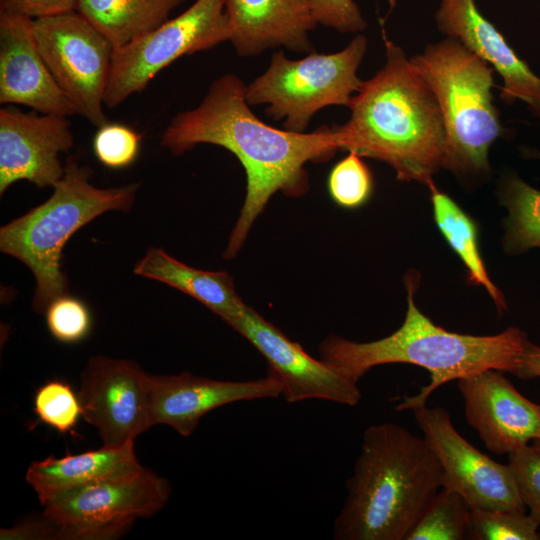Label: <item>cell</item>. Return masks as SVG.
Masks as SVG:
<instances>
[{
    "label": "cell",
    "mask_w": 540,
    "mask_h": 540,
    "mask_svg": "<svg viewBox=\"0 0 540 540\" xmlns=\"http://www.w3.org/2000/svg\"><path fill=\"white\" fill-rule=\"evenodd\" d=\"M245 90L246 85L233 73L218 77L200 104L175 115L161 137V145L174 155L212 144L230 151L243 166L246 194L223 253L226 259L240 251L275 193L305 194L309 188L305 165L326 161L339 150L332 126L293 132L266 124L251 110Z\"/></svg>",
    "instance_id": "cell-1"
},
{
    "label": "cell",
    "mask_w": 540,
    "mask_h": 540,
    "mask_svg": "<svg viewBox=\"0 0 540 540\" xmlns=\"http://www.w3.org/2000/svg\"><path fill=\"white\" fill-rule=\"evenodd\" d=\"M385 63L363 81L350 117L333 125L339 150L389 165L399 181L429 186L443 169L446 133L437 99L404 50L386 38Z\"/></svg>",
    "instance_id": "cell-2"
},
{
    "label": "cell",
    "mask_w": 540,
    "mask_h": 540,
    "mask_svg": "<svg viewBox=\"0 0 540 540\" xmlns=\"http://www.w3.org/2000/svg\"><path fill=\"white\" fill-rule=\"evenodd\" d=\"M443 486L424 438L396 423L369 426L333 524L336 540H406Z\"/></svg>",
    "instance_id": "cell-3"
},
{
    "label": "cell",
    "mask_w": 540,
    "mask_h": 540,
    "mask_svg": "<svg viewBox=\"0 0 540 540\" xmlns=\"http://www.w3.org/2000/svg\"><path fill=\"white\" fill-rule=\"evenodd\" d=\"M417 278L406 279L408 306L402 325L392 334L371 342H354L332 335L319 346L320 360L340 376L358 383L373 367L406 363L426 369L430 382L404 397L397 410L425 405L429 396L452 380L486 369L516 374L527 346L525 332L508 327L496 335L450 332L432 322L415 304Z\"/></svg>",
    "instance_id": "cell-4"
},
{
    "label": "cell",
    "mask_w": 540,
    "mask_h": 540,
    "mask_svg": "<svg viewBox=\"0 0 540 540\" xmlns=\"http://www.w3.org/2000/svg\"><path fill=\"white\" fill-rule=\"evenodd\" d=\"M91 170L72 157L62 178L42 204L0 229V249L24 263L35 278L33 308L44 312L58 296L68 292L62 271V251L81 227L107 211H129L138 184L98 188L89 182Z\"/></svg>",
    "instance_id": "cell-5"
},
{
    "label": "cell",
    "mask_w": 540,
    "mask_h": 540,
    "mask_svg": "<svg viewBox=\"0 0 540 540\" xmlns=\"http://www.w3.org/2000/svg\"><path fill=\"white\" fill-rule=\"evenodd\" d=\"M439 104L446 133L443 169L461 178L488 176L489 150L504 136L494 104L493 68L459 40L445 37L410 57Z\"/></svg>",
    "instance_id": "cell-6"
},
{
    "label": "cell",
    "mask_w": 540,
    "mask_h": 540,
    "mask_svg": "<svg viewBox=\"0 0 540 540\" xmlns=\"http://www.w3.org/2000/svg\"><path fill=\"white\" fill-rule=\"evenodd\" d=\"M367 48L366 36L358 33L335 53L313 51L294 60L274 52L267 69L246 85V100L250 106L264 105L267 116L282 121L284 129L305 132L319 110L349 107L363 83L357 72Z\"/></svg>",
    "instance_id": "cell-7"
},
{
    "label": "cell",
    "mask_w": 540,
    "mask_h": 540,
    "mask_svg": "<svg viewBox=\"0 0 540 540\" xmlns=\"http://www.w3.org/2000/svg\"><path fill=\"white\" fill-rule=\"evenodd\" d=\"M171 491L166 479L140 466L62 492L43 514L57 526L58 539H116L137 519L162 510Z\"/></svg>",
    "instance_id": "cell-8"
},
{
    "label": "cell",
    "mask_w": 540,
    "mask_h": 540,
    "mask_svg": "<svg viewBox=\"0 0 540 540\" xmlns=\"http://www.w3.org/2000/svg\"><path fill=\"white\" fill-rule=\"evenodd\" d=\"M223 0H196L188 9L145 35L114 48L104 105L109 109L142 92L178 58L230 41Z\"/></svg>",
    "instance_id": "cell-9"
},
{
    "label": "cell",
    "mask_w": 540,
    "mask_h": 540,
    "mask_svg": "<svg viewBox=\"0 0 540 540\" xmlns=\"http://www.w3.org/2000/svg\"><path fill=\"white\" fill-rule=\"evenodd\" d=\"M39 51L77 114L100 127L114 47L78 11L32 19Z\"/></svg>",
    "instance_id": "cell-10"
},
{
    "label": "cell",
    "mask_w": 540,
    "mask_h": 540,
    "mask_svg": "<svg viewBox=\"0 0 540 540\" xmlns=\"http://www.w3.org/2000/svg\"><path fill=\"white\" fill-rule=\"evenodd\" d=\"M412 411L441 464L442 487L459 493L471 508L526 512L508 465L494 461L461 436L444 408L425 404Z\"/></svg>",
    "instance_id": "cell-11"
},
{
    "label": "cell",
    "mask_w": 540,
    "mask_h": 540,
    "mask_svg": "<svg viewBox=\"0 0 540 540\" xmlns=\"http://www.w3.org/2000/svg\"><path fill=\"white\" fill-rule=\"evenodd\" d=\"M148 377L127 359L94 356L82 371L78 397L82 418L95 427L102 445L134 444L152 427Z\"/></svg>",
    "instance_id": "cell-12"
},
{
    "label": "cell",
    "mask_w": 540,
    "mask_h": 540,
    "mask_svg": "<svg viewBox=\"0 0 540 540\" xmlns=\"http://www.w3.org/2000/svg\"><path fill=\"white\" fill-rule=\"evenodd\" d=\"M227 324L248 340L266 359L269 369L281 379L288 403L320 399L355 406L360 402L358 383L310 356L255 309L244 305Z\"/></svg>",
    "instance_id": "cell-13"
},
{
    "label": "cell",
    "mask_w": 540,
    "mask_h": 540,
    "mask_svg": "<svg viewBox=\"0 0 540 540\" xmlns=\"http://www.w3.org/2000/svg\"><path fill=\"white\" fill-rule=\"evenodd\" d=\"M73 144L66 116L1 108L0 194L20 180L53 187L65 171L59 156Z\"/></svg>",
    "instance_id": "cell-14"
},
{
    "label": "cell",
    "mask_w": 540,
    "mask_h": 540,
    "mask_svg": "<svg viewBox=\"0 0 540 540\" xmlns=\"http://www.w3.org/2000/svg\"><path fill=\"white\" fill-rule=\"evenodd\" d=\"M282 382L272 370L246 381L216 380L182 372L148 377L152 425H167L183 437L191 436L201 418L221 406L282 395Z\"/></svg>",
    "instance_id": "cell-15"
},
{
    "label": "cell",
    "mask_w": 540,
    "mask_h": 540,
    "mask_svg": "<svg viewBox=\"0 0 540 540\" xmlns=\"http://www.w3.org/2000/svg\"><path fill=\"white\" fill-rule=\"evenodd\" d=\"M467 423L491 452L510 454L540 439V404L524 397L502 371L458 379Z\"/></svg>",
    "instance_id": "cell-16"
},
{
    "label": "cell",
    "mask_w": 540,
    "mask_h": 540,
    "mask_svg": "<svg viewBox=\"0 0 540 540\" xmlns=\"http://www.w3.org/2000/svg\"><path fill=\"white\" fill-rule=\"evenodd\" d=\"M435 22L445 37L459 40L501 77L500 98L506 104L521 101L540 117V77L480 12L475 0H440Z\"/></svg>",
    "instance_id": "cell-17"
},
{
    "label": "cell",
    "mask_w": 540,
    "mask_h": 540,
    "mask_svg": "<svg viewBox=\"0 0 540 540\" xmlns=\"http://www.w3.org/2000/svg\"><path fill=\"white\" fill-rule=\"evenodd\" d=\"M0 103L43 114H77L39 51L32 19L5 10H0Z\"/></svg>",
    "instance_id": "cell-18"
},
{
    "label": "cell",
    "mask_w": 540,
    "mask_h": 540,
    "mask_svg": "<svg viewBox=\"0 0 540 540\" xmlns=\"http://www.w3.org/2000/svg\"><path fill=\"white\" fill-rule=\"evenodd\" d=\"M237 54L251 57L284 47L311 53L310 32L318 25L308 0H223Z\"/></svg>",
    "instance_id": "cell-19"
},
{
    "label": "cell",
    "mask_w": 540,
    "mask_h": 540,
    "mask_svg": "<svg viewBox=\"0 0 540 540\" xmlns=\"http://www.w3.org/2000/svg\"><path fill=\"white\" fill-rule=\"evenodd\" d=\"M140 466L134 444L117 447L102 445L96 450L34 461L27 469L26 481L44 506L62 492Z\"/></svg>",
    "instance_id": "cell-20"
},
{
    "label": "cell",
    "mask_w": 540,
    "mask_h": 540,
    "mask_svg": "<svg viewBox=\"0 0 540 540\" xmlns=\"http://www.w3.org/2000/svg\"><path fill=\"white\" fill-rule=\"evenodd\" d=\"M134 273L191 296L226 323L245 305L229 273L191 267L161 248L150 247L136 263Z\"/></svg>",
    "instance_id": "cell-21"
},
{
    "label": "cell",
    "mask_w": 540,
    "mask_h": 540,
    "mask_svg": "<svg viewBox=\"0 0 540 540\" xmlns=\"http://www.w3.org/2000/svg\"><path fill=\"white\" fill-rule=\"evenodd\" d=\"M185 0H78L76 11L121 47L158 28Z\"/></svg>",
    "instance_id": "cell-22"
},
{
    "label": "cell",
    "mask_w": 540,
    "mask_h": 540,
    "mask_svg": "<svg viewBox=\"0 0 540 540\" xmlns=\"http://www.w3.org/2000/svg\"><path fill=\"white\" fill-rule=\"evenodd\" d=\"M428 187L435 223L464 264L469 282L484 287L498 313L503 314L507 310V303L487 273L480 252L477 224L448 194L437 189L434 183Z\"/></svg>",
    "instance_id": "cell-23"
},
{
    "label": "cell",
    "mask_w": 540,
    "mask_h": 540,
    "mask_svg": "<svg viewBox=\"0 0 540 540\" xmlns=\"http://www.w3.org/2000/svg\"><path fill=\"white\" fill-rule=\"evenodd\" d=\"M498 196L508 210L504 221V250L509 255L540 248V190L518 175L502 176Z\"/></svg>",
    "instance_id": "cell-24"
},
{
    "label": "cell",
    "mask_w": 540,
    "mask_h": 540,
    "mask_svg": "<svg viewBox=\"0 0 540 540\" xmlns=\"http://www.w3.org/2000/svg\"><path fill=\"white\" fill-rule=\"evenodd\" d=\"M471 507L456 491L442 487L406 540L469 539Z\"/></svg>",
    "instance_id": "cell-25"
},
{
    "label": "cell",
    "mask_w": 540,
    "mask_h": 540,
    "mask_svg": "<svg viewBox=\"0 0 540 540\" xmlns=\"http://www.w3.org/2000/svg\"><path fill=\"white\" fill-rule=\"evenodd\" d=\"M540 524L526 512L471 508V540H539Z\"/></svg>",
    "instance_id": "cell-26"
},
{
    "label": "cell",
    "mask_w": 540,
    "mask_h": 540,
    "mask_svg": "<svg viewBox=\"0 0 540 540\" xmlns=\"http://www.w3.org/2000/svg\"><path fill=\"white\" fill-rule=\"evenodd\" d=\"M327 187L330 197L338 206L346 209L359 208L373 193V175L361 156L348 152V155L331 169Z\"/></svg>",
    "instance_id": "cell-27"
},
{
    "label": "cell",
    "mask_w": 540,
    "mask_h": 540,
    "mask_svg": "<svg viewBox=\"0 0 540 540\" xmlns=\"http://www.w3.org/2000/svg\"><path fill=\"white\" fill-rule=\"evenodd\" d=\"M34 412L43 423L60 433L72 432L82 417L78 393L61 380L48 381L37 389Z\"/></svg>",
    "instance_id": "cell-28"
},
{
    "label": "cell",
    "mask_w": 540,
    "mask_h": 540,
    "mask_svg": "<svg viewBox=\"0 0 540 540\" xmlns=\"http://www.w3.org/2000/svg\"><path fill=\"white\" fill-rule=\"evenodd\" d=\"M142 135L121 123L107 122L98 127L92 148L97 160L105 167L118 170L129 167L137 159Z\"/></svg>",
    "instance_id": "cell-29"
},
{
    "label": "cell",
    "mask_w": 540,
    "mask_h": 540,
    "mask_svg": "<svg viewBox=\"0 0 540 540\" xmlns=\"http://www.w3.org/2000/svg\"><path fill=\"white\" fill-rule=\"evenodd\" d=\"M44 312L51 335L62 343L80 342L91 330L92 318L87 305L68 293L51 301Z\"/></svg>",
    "instance_id": "cell-30"
},
{
    "label": "cell",
    "mask_w": 540,
    "mask_h": 540,
    "mask_svg": "<svg viewBox=\"0 0 540 540\" xmlns=\"http://www.w3.org/2000/svg\"><path fill=\"white\" fill-rule=\"evenodd\" d=\"M507 465L525 507L540 524V452L526 445L509 454Z\"/></svg>",
    "instance_id": "cell-31"
},
{
    "label": "cell",
    "mask_w": 540,
    "mask_h": 540,
    "mask_svg": "<svg viewBox=\"0 0 540 540\" xmlns=\"http://www.w3.org/2000/svg\"><path fill=\"white\" fill-rule=\"evenodd\" d=\"M318 24L340 33L358 34L367 28V22L354 0H308Z\"/></svg>",
    "instance_id": "cell-32"
},
{
    "label": "cell",
    "mask_w": 540,
    "mask_h": 540,
    "mask_svg": "<svg viewBox=\"0 0 540 540\" xmlns=\"http://www.w3.org/2000/svg\"><path fill=\"white\" fill-rule=\"evenodd\" d=\"M1 10L31 19L76 10L78 0H0Z\"/></svg>",
    "instance_id": "cell-33"
},
{
    "label": "cell",
    "mask_w": 540,
    "mask_h": 540,
    "mask_svg": "<svg viewBox=\"0 0 540 540\" xmlns=\"http://www.w3.org/2000/svg\"><path fill=\"white\" fill-rule=\"evenodd\" d=\"M2 540H47L58 539V528L43 513L37 518H29L13 527L1 529Z\"/></svg>",
    "instance_id": "cell-34"
},
{
    "label": "cell",
    "mask_w": 540,
    "mask_h": 540,
    "mask_svg": "<svg viewBox=\"0 0 540 540\" xmlns=\"http://www.w3.org/2000/svg\"><path fill=\"white\" fill-rule=\"evenodd\" d=\"M515 376L521 379L540 377V346L528 341Z\"/></svg>",
    "instance_id": "cell-35"
},
{
    "label": "cell",
    "mask_w": 540,
    "mask_h": 540,
    "mask_svg": "<svg viewBox=\"0 0 540 540\" xmlns=\"http://www.w3.org/2000/svg\"><path fill=\"white\" fill-rule=\"evenodd\" d=\"M522 153L527 158L539 159L540 160V151L534 148L525 147L522 149Z\"/></svg>",
    "instance_id": "cell-36"
},
{
    "label": "cell",
    "mask_w": 540,
    "mask_h": 540,
    "mask_svg": "<svg viewBox=\"0 0 540 540\" xmlns=\"http://www.w3.org/2000/svg\"><path fill=\"white\" fill-rule=\"evenodd\" d=\"M532 446L540 452V439L533 441Z\"/></svg>",
    "instance_id": "cell-37"
},
{
    "label": "cell",
    "mask_w": 540,
    "mask_h": 540,
    "mask_svg": "<svg viewBox=\"0 0 540 540\" xmlns=\"http://www.w3.org/2000/svg\"><path fill=\"white\" fill-rule=\"evenodd\" d=\"M389 3H390V5H391V7H393L394 4H395V0H389Z\"/></svg>",
    "instance_id": "cell-38"
},
{
    "label": "cell",
    "mask_w": 540,
    "mask_h": 540,
    "mask_svg": "<svg viewBox=\"0 0 540 540\" xmlns=\"http://www.w3.org/2000/svg\"><path fill=\"white\" fill-rule=\"evenodd\" d=\"M539 534H540V532H539Z\"/></svg>",
    "instance_id": "cell-39"
}]
</instances>
